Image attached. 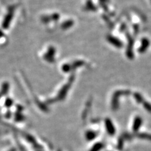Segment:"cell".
<instances>
[{
  "instance_id": "obj_3",
  "label": "cell",
  "mask_w": 151,
  "mask_h": 151,
  "mask_svg": "<svg viewBox=\"0 0 151 151\" xmlns=\"http://www.w3.org/2000/svg\"><path fill=\"white\" fill-rule=\"evenodd\" d=\"M73 22L72 21H68L64 22L63 24V28H68L73 25Z\"/></svg>"
},
{
  "instance_id": "obj_4",
  "label": "cell",
  "mask_w": 151,
  "mask_h": 151,
  "mask_svg": "<svg viewBox=\"0 0 151 151\" xmlns=\"http://www.w3.org/2000/svg\"><path fill=\"white\" fill-rule=\"evenodd\" d=\"M70 68H71V66L69 65V64H65L64 65V66L63 67V70L64 72H65V73H68L69 72Z\"/></svg>"
},
{
  "instance_id": "obj_2",
  "label": "cell",
  "mask_w": 151,
  "mask_h": 151,
  "mask_svg": "<svg viewBox=\"0 0 151 151\" xmlns=\"http://www.w3.org/2000/svg\"><path fill=\"white\" fill-rule=\"evenodd\" d=\"M55 54V50L53 47H50L48 52L46 54L45 59L50 63L54 62V55Z\"/></svg>"
},
{
  "instance_id": "obj_1",
  "label": "cell",
  "mask_w": 151,
  "mask_h": 151,
  "mask_svg": "<svg viewBox=\"0 0 151 151\" xmlns=\"http://www.w3.org/2000/svg\"><path fill=\"white\" fill-rule=\"evenodd\" d=\"M13 15V10L9 11V13L6 15V16L5 17V18H4V22L3 23V27L4 28H7L9 27V23H11V21L12 20Z\"/></svg>"
}]
</instances>
